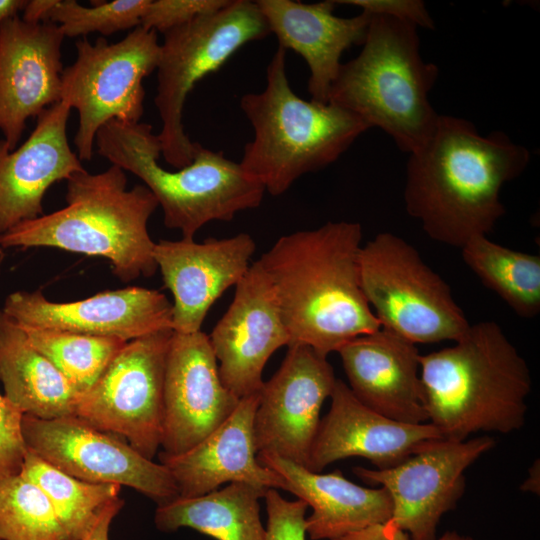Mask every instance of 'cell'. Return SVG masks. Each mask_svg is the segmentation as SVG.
<instances>
[{
  "mask_svg": "<svg viewBox=\"0 0 540 540\" xmlns=\"http://www.w3.org/2000/svg\"><path fill=\"white\" fill-rule=\"evenodd\" d=\"M208 336L224 386L238 399L260 393L267 361L289 346L290 337L258 260L236 284L232 303Z\"/></svg>",
  "mask_w": 540,
  "mask_h": 540,
  "instance_id": "17",
  "label": "cell"
},
{
  "mask_svg": "<svg viewBox=\"0 0 540 540\" xmlns=\"http://www.w3.org/2000/svg\"><path fill=\"white\" fill-rule=\"evenodd\" d=\"M436 540H475L474 538L460 534L456 531H447Z\"/></svg>",
  "mask_w": 540,
  "mask_h": 540,
  "instance_id": "41",
  "label": "cell"
},
{
  "mask_svg": "<svg viewBox=\"0 0 540 540\" xmlns=\"http://www.w3.org/2000/svg\"><path fill=\"white\" fill-rule=\"evenodd\" d=\"M269 489L233 482L194 497L158 505L154 523L162 532L191 528L215 540H267L260 518V499Z\"/></svg>",
  "mask_w": 540,
  "mask_h": 540,
  "instance_id": "27",
  "label": "cell"
},
{
  "mask_svg": "<svg viewBox=\"0 0 540 540\" xmlns=\"http://www.w3.org/2000/svg\"><path fill=\"white\" fill-rule=\"evenodd\" d=\"M257 458L282 478L285 491L312 509L305 519L311 540H334L391 519L392 500L384 487H363L340 470L322 474L272 454L260 453Z\"/></svg>",
  "mask_w": 540,
  "mask_h": 540,
  "instance_id": "25",
  "label": "cell"
},
{
  "mask_svg": "<svg viewBox=\"0 0 540 540\" xmlns=\"http://www.w3.org/2000/svg\"><path fill=\"white\" fill-rule=\"evenodd\" d=\"M336 4H349L372 15H384L409 21L418 28L434 29V21L420 0H342Z\"/></svg>",
  "mask_w": 540,
  "mask_h": 540,
  "instance_id": "36",
  "label": "cell"
},
{
  "mask_svg": "<svg viewBox=\"0 0 540 540\" xmlns=\"http://www.w3.org/2000/svg\"><path fill=\"white\" fill-rule=\"evenodd\" d=\"M540 469H539V460L534 462L532 467L529 469L528 478L521 485L520 489L522 491H530L533 493L539 494L540 486Z\"/></svg>",
  "mask_w": 540,
  "mask_h": 540,
  "instance_id": "40",
  "label": "cell"
},
{
  "mask_svg": "<svg viewBox=\"0 0 540 540\" xmlns=\"http://www.w3.org/2000/svg\"><path fill=\"white\" fill-rule=\"evenodd\" d=\"M172 329L127 342L81 393L74 415L127 441L153 460L161 448L163 390Z\"/></svg>",
  "mask_w": 540,
  "mask_h": 540,
  "instance_id": "11",
  "label": "cell"
},
{
  "mask_svg": "<svg viewBox=\"0 0 540 540\" xmlns=\"http://www.w3.org/2000/svg\"><path fill=\"white\" fill-rule=\"evenodd\" d=\"M255 250L256 243L247 233L201 243L187 238L156 243L157 269L174 298L173 331H200L211 306L247 273Z\"/></svg>",
  "mask_w": 540,
  "mask_h": 540,
  "instance_id": "19",
  "label": "cell"
},
{
  "mask_svg": "<svg viewBox=\"0 0 540 540\" xmlns=\"http://www.w3.org/2000/svg\"><path fill=\"white\" fill-rule=\"evenodd\" d=\"M239 400L222 383L209 336L173 331L163 390L159 452L174 456L203 440L235 410Z\"/></svg>",
  "mask_w": 540,
  "mask_h": 540,
  "instance_id": "15",
  "label": "cell"
},
{
  "mask_svg": "<svg viewBox=\"0 0 540 540\" xmlns=\"http://www.w3.org/2000/svg\"><path fill=\"white\" fill-rule=\"evenodd\" d=\"M267 540H306L305 519L308 506L300 499L289 501L277 489L265 496Z\"/></svg>",
  "mask_w": 540,
  "mask_h": 540,
  "instance_id": "34",
  "label": "cell"
},
{
  "mask_svg": "<svg viewBox=\"0 0 540 540\" xmlns=\"http://www.w3.org/2000/svg\"><path fill=\"white\" fill-rule=\"evenodd\" d=\"M259 393L241 398L232 414L191 449L174 456L159 453L181 497H194L242 482L283 489L284 481L257 458L254 416Z\"/></svg>",
  "mask_w": 540,
  "mask_h": 540,
  "instance_id": "23",
  "label": "cell"
},
{
  "mask_svg": "<svg viewBox=\"0 0 540 540\" xmlns=\"http://www.w3.org/2000/svg\"><path fill=\"white\" fill-rule=\"evenodd\" d=\"M255 2L278 46L293 50L307 63L311 100L328 103L331 85L342 65L341 56L352 45H362L371 15L361 11L353 17L336 16L333 11L337 4L331 0Z\"/></svg>",
  "mask_w": 540,
  "mask_h": 540,
  "instance_id": "24",
  "label": "cell"
},
{
  "mask_svg": "<svg viewBox=\"0 0 540 540\" xmlns=\"http://www.w3.org/2000/svg\"><path fill=\"white\" fill-rule=\"evenodd\" d=\"M0 540H70L45 493L21 474L0 479Z\"/></svg>",
  "mask_w": 540,
  "mask_h": 540,
  "instance_id": "31",
  "label": "cell"
},
{
  "mask_svg": "<svg viewBox=\"0 0 540 540\" xmlns=\"http://www.w3.org/2000/svg\"><path fill=\"white\" fill-rule=\"evenodd\" d=\"M286 53L278 46L266 69L265 88L240 100L253 128L240 165L272 196L335 162L369 129L337 105L299 97L288 80Z\"/></svg>",
  "mask_w": 540,
  "mask_h": 540,
  "instance_id": "5",
  "label": "cell"
},
{
  "mask_svg": "<svg viewBox=\"0 0 540 540\" xmlns=\"http://www.w3.org/2000/svg\"><path fill=\"white\" fill-rule=\"evenodd\" d=\"M331 406L320 420L308 468L321 472L333 462L363 457L377 469L395 466L424 444L443 439L429 422L407 424L390 419L361 403L348 385L336 379Z\"/></svg>",
  "mask_w": 540,
  "mask_h": 540,
  "instance_id": "20",
  "label": "cell"
},
{
  "mask_svg": "<svg viewBox=\"0 0 540 540\" xmlns=\"http://www.w3.org/2000/svg\"><path fill=\"white\" fill-rule=\"evenodd\" d=\"M150 0H114L85 7L75 0H54L44 22L57 24L64 37L102 36L140 26Z\"/></svg>",
  "mask_w": 540,
  "mask_h": 540,
  "instance_id": "32",
  "label": "cell"
},
{
  "mask_svg": "<svg viewBox=\"0 0 540 540\" xmlns=\"http://www.w3.org/2000/svg\"><path fill=\"white\" fill-rule=\"evenodd\" d=\"M1 311L18 325L125 342L172 329V303L163 293L142 287L108 290L73 302L50 301L40 290L16 291Z\"/></svg>",
  "mask_w": 540,
  "mask_h": 540,
  "instance_id": "16",
  "label": "cell"
},
{
  "mask_svg": "<svg viewBox=\"0 0 540 540\" xmlns=\"http://www.w3.org/2000/svg\"><path fill=\"white\" fill-rule=\"evenodd\" d=\"M494 445L487 435L465 441L436 439L390 468L358 466L353 472L388 491L393 505L390 521L411 540H436L442 516L464 494L466 469Z\"/></svg>",
  "mask_w": 540,
  "mask_h": 540,
  "instance_id": "13",
  "label": "cell"
},
{
  "mask_svg": "<svg viewBox=\"0 0 540 540\" xmlns=\"http://www.w3.org/2000/svg\"><path fill=\"white\" fill-rule=\"evenodd\" d=\"M29 342L70 381L81 394L101 376L125 341L18 325Z\"/></svg>",
  "mask_w": 540,
  "mask_h": 540,
  "instance_id": "30",
  "label": "cell"
},
{
  "mask_svg": "<svg viewBox=\"0 0 540 540\" xmlns=\"http://www.w3.org/2000/svg\"><path fill=\"white\" fill-rule=\"evenodd\" d=\"M361 52L342 63L328 103L378 127L406 153L430 136L439 114L429 93L438 67L420 54L418 27L384 15L370 14Z\"/></svg>",
  "mask_w": 540,
  "mask_h": 540,
  "instance_id": "6",
  "label": "cell"
},
{
  "mask_svg": "<svg viewBox=\"0 0 540 540\" xmlns=\"http://www.w3.org/2000/svg\"><path fill=\"white\" fill-rule=\"evenodd\" d=\"M464 263L520 317L540 312V257L516 251L481 235L462 248Z\"/></svg>",
  "mask_w": 540,
  "mask_h": 540,
  "instance_id": "28",
  "label": "cell"
},
{
  "mask_svg": "<svg viewBox=\"0 0 540 540\" xmlns=\"http://www.w3.org/2000/svg\"><path fill=\"white\" fill-rule=\"evenodd\" d=\"M230 0H150L140 26L162 34L224 8Z\"/></svg>",
  "mask_w": 540,
  "mask_h": 540,
  "instance_id": "33",
  "label": "cell"
},
{
  "mask_svg": "<svg viewBox=\"0 0 540 540\" xmlns=\"http://www.w3.org/2000/svg\"><path fill=\"white\" fill-rule=\"evenodd\" d=\"M124 505V501L119 498L111 503L101 514L96 524L81 540H109L110 525Z\"/></svg>",
  "mask_w": 540,
  "mask_h": 540,
  "instance_id": "38",
  "label": "cell"
},
{
  "mask_svg": "<svg viewBox=\"0 0 540 540\" xmlns=\"http://www.w3.org/2000/svg\"><path fill=\"white\" fill-rule=\"evenodd\" d=\"M97 152L112 165L131 172L152 192L163 211L164 225L194 239L211 221H231L258 207L266 192L240 163L196 142L190 164L168 171L158 163L161 145L147 123H105L95 138Z\"/></svg>",
  "mask_w": 540,
  "mask_h": 540,
  "instance_id": "7",
  "label": "cell"
},
{
  "mask_svg": "<svg viewBox=\"0 0 540 540\" xmlns=\"http://www.w3.org/2000/svg\"><path fill=\"white\" fill-rule=\"evenodd\" d=\"M420 379L428 422L443 439L524 425L530 370L494 321L471 324L454 345L421 355Z\"/></svg>",
  "mask_w": 540,
  "mask_h": 540,
  "instance_id": "3",
  "label": "cell"
},
{
  "mask_svg": "<svg viewBox=\"0 0 540 540\" xmlns=\"http://www.w3.org/2000/svg\"><path fill=\"white\" fill-rule=\"evenodd\" d=\"M21 475L47 496L70 540H81L103 511L119 499L121 486L90 483L72 477L27 450Z\"/></svg>",
  "mask_w": 540,
  "mask_h": 540,
  "instance_id": "29",
  "label": "cell"
},
{
  "mask_svg": "<svg viewBox=\"0 0 540 540\" xmlns=\"http://www.w3.org/2000/svg\"><path fill=\"white\" fill-rule=\"evenodd\" d=\"M336 379L326 356L304 345L288 347L280 368L259 393L254 416L257 453L308 468L320 410Z\"/></svg>",
  "mask_w": 540,
  "mask_h": 540,
  "instance_id": "14",
  "label": "cell"
},
{
  "mask_svg": "<svg viewBox=\"0 0 540 540\" xmlns=\"http://www.w3.org/2000/svg\"><path fill=\"white\" fill-rule=\"evenodd\" d=\"M529 162L528 149L504 132L482 135L464 118L439 115L430 136L409 153L406 211L432 240L461 249L494 229L505 214L502 187Z\"/></svg>",
  "mask_w": 540,
  "mask_h": 540,
  "instance_id": "1",
  "label": "cell"
},
{
  "mask_svg": "<svg viewBox=\"0 0 540 540\" xmlns=\"http://www.w3.org/2000/svg\"><path fill=\"white\" fill-rule=\"evenodd\" d=\"M4 258H5V254H4L3 248L0 247V273H1L2 264L4 262Z\"/></svg>",
  "mask_w": 540,
  "mask_h": 540,
  "instance_id": "42",
  "label": "cell"
},
{
  "mask_svg": "<svg viewBox=\"0 0 540 540\" xmlns=\"http://www.w3.org/2000/svg\"><path fill=\"white\" fill-rule=\"evenodd\" d=\"M362 226L329 221L280 237L258 259L267 274L289 333V346L323 356L381 324L360 282Z\"/></svg>",
  "mask_w": 540,
  "mask_h": 540,
  "instance_id": "2",
  "label": "cell"
},
{
  "mask_svg": "<svg viewBox=\"0 0 540 540\" xmlns=\"http://www.w3.org/2000/svg\"><path fill=\"white\" fill-rule=\"evenodd\" d=\"M270 34L255 1L230 0L222 9L165 32L157 65V135L166 162L180 169L193 160L196 142L183 126L188 94L202 78L219 70L245 44Z\"/></svg>",
  "mask_w": 540,
  "mask_h": 540,
  "instance_id": "8",
  "label": "cell"
},
{
  "mask_svg": "<svg viewBox=\"0 0 540 540\" xmlns=\"http://www.w3.org/2000/svg\"><path fill=\"white\" fill-rule=\"evenodd\" d=\"M337 352L347 385L361 403L399 422L427 423L416 344L381 327Z\"/></svg>",
  "mask_w": 540,
  "mask_h": 540,
  "instance_id": "22",
  "label": "cell"
},
{
  "mask_svg": "<svg viewBox=\"0 0 540 540\" xmlns=\"http://www.w3.org/2000/svg\"><path fill=\"white\" fill-rule=\"evenodd\" d=\"M334 540H411L409 535L390 520L352 531Z\"/></svg>",
  "mask_w": 540,
  "mask_h": 540,
  "instance_id": "37",
  "label": "cell"
},
{
  "mask_svg": "<svg viewBox=\"0 0 540 540\" xmlns=\"http://www.w3.org/2000/svg\"><path fill=\"white\" fill-rule=\"evenodd\" d=\"M67 181L66 206L22 222L0 235V247H53L106 258L114 275L128 283L157 270L148 221L159 206L145 185L127 189L115 165L99 173L85 169Z\"/></svg>",
  "mask_w": 540,
  "mask_h": 540,
  "instance_id": "4",
  "label": "cell"
},
{
  "mask_svg": "<svg viewBox=\"0 0 540 540\" xmlns=\"http://www.w3.org/2000/svg\"><path fill=\"white\" fill-rule=\"evenodd\" d=\"M70 110L63 101L46 108L27 140L12 151L0 140V235L42 216L47 190L84 170L67 139Z\"/></svg>",
  "mask_w": 540,
  "mask_h": 540,
  "instance_id": "21",
  "label": "cell"
},
{
  "mask_svg": "<svg viewBox=\"0 0 540 540\" xmlns=\"http://www.w3.org/2000/svg\"><path fill=\"white\" fill-rule=\"evenodd\" d=\"M63 39L59 26L50 22L15 16L0 24V130L11 151L27 119L61 101Z\"/></svg>",
  "mask_w": 540,
  "mask_h": 540,
  "instance_id": "18",
  "label": "cell"
},
{
  "mask_svg": "<svg viewBox=\"0 0 540 540\" xmlns=\"http://www.w3.org/2000/svg\"><path fill=\"white\" fill-rule=\"evenodd\" d=\"M22 433L27 450L72 477L132 488L157 506L179 496L162 463L144 457L124 439L76 415L54 419L23 415Z\"/></svg>",
  "mask_w": 540,
  "mask_h": 540,
  "instance_id": "12",
  "label": "cell"
},
{
  "mask_svg": "<svg viewBox=\"0 0 540 540\" xmlns=\"http://www.w3.org/2000/svg\"><path fill=\"white\" fill-rule=\"evenodd\" d=\"M25 0H0V24L8 18L17 16L26 6Z\"/></svg>",
  "mask_w": 540,
  "mask_h": 540,
  "instance_id": "39",
  "label": "cell"
},
{
  "mask_svg": "<svg viewBox=\"0 0 540 540\" xmlns=\"http://www.w3.org/2000/svg\"><path fill=\"white\" fill-rule=\"evenodd\" d=\"M0 381L23 415L54 419L74 415L80 393L0 310Z\"/></svg>",
  "mask_w": 540,
  "mask_h": 540,
  "instance_id": "26",
  "label": "cell"
},
{
  "mask_svg": "<svg viewBox=\"0 0 540 540\" xmlns=\"http://www.w3.org/2000/svg\"><path fill=\"white\" fill-rule=\"evenodd\" d=\"M23 413L0 393V479L20 474L27 453Z\"/></svg>",
  "mask_w": 540,
  "mask_h": 540,
  "instance_id": "35",
  "label": "cell"
},
{
  "mask_svg": "<svg viewBox=\"0 0 540 540\" xmlns=\"http://www.w3.org/2000/svg\"><path fill=\"white\" fill-rule=\"evenodd\" d=\"M77 56L61 74L60 99L79 114L74 138L80 160H90L98 130L116 119L137 123L144 112L143 80L156 68L160 43L155 31L141 26L109 43L85 37L75 44Z\"/></svg>",
  "mask_w": 540,
  "mask_h": 540,
  "instance_id": "10",
  "label": "cell"
},
{
  "mask_svg": "<svg viewBox=\"0 0 540 540\" xmlns=\"http://www.w3.org/2000/svg\"><path fill=\"white\" fill-rule=\"evenodd\" d=\"M359 273L381 327L414 344L455 342L471 325L449 285L398 235L379 233L362 245Z\"/></svg>",
  "mask_w": 540,
  "mask_h": 540,
  "instance_id": "9",
  "label": "cell"
}]
</instances>
